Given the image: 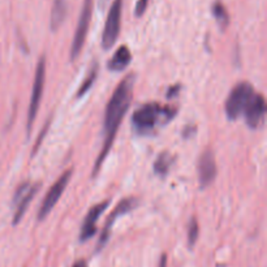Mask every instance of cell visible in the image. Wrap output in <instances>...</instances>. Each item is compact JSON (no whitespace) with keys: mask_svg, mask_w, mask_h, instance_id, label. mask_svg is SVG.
Segmentation results:
<instances>
[{"mask_svg":"<svg viewBox=\"0 0 267 267\" xmlns=\"http://www.w3.org/2000/svg\"><path fill=\"white\" fill-rule=\"evenodd\" d=\"M134 81L136 76L133 73L126 75L114 91L112 97L110 98L107 107L105 112V125H103V134H105V140H103V146H102L99 155L97 158V162L94 164L91 176L95 177L98 172L101 171L102 164L106 160L109 153L111 152L112 145L115 141L116 133L119 130V126L123 121L124 116L129 110L130 102L133 98V89H134Z\"/></svg>","mask_w":267,"mask_h":267,"instance_id":"6da1fadb","label":"cell"},{"mask_svg":"<svg viewBox=\"0 0 267 267\" xmlns=\"http://www.w3.org/2000/svg\"><path fill=\"white\" fill-rule=\"evenodd\" d=\"M176 110L159 103H146L138 107L132 115V125L140 136L153 133L159 125H166L175 117Z\"/></svg>","mask_w":267,"mask_h":267,"instance_id":"7a4b0ae2","label":"cell"},{"mask_svg":"<svg viewBox=\"0 0 267 267\" xmlns=\"http://www.w3.org/2000/svg\"><path fill=\"white\" fill-rule=\"evenodd\" d=\"M254 89L249 82L242 81V82L237 83L233 89L231 90L229 95H228L227 101H226V115L229 120H236L244 114L246 106L249 105L250 99L253 98Z\"/></svg>","mask_w":267,"mask_h":267,"instance_id":"3957f363","label":"cell"},{"mask_svg":"<svg viewBox=\"0 0 267 267\" xmlns=\"http://www.w3.org/2000/svg\"><path fill=\"white\" fill-rule=\"evenodd\" d=\"M44 78H46V60L42 56L38 64H37L34 83H33L32 98H30L29 110H28V121H26V129H28V132L32 130V126L34 124L38 110H39L40 101H42V97H43Z\"/></svg>","mask_w":267,"mask_h":267,"instance_id":"277c9868","label":"cell"},{"mask_svg":"<svg viewBox=\"0 0 267 267\" xmlns=\"http://www.w3.org/2000/svg\"><path fill=\"white\" fill-rule=\"evenodd\" d=\"M121 11H123V0H114L106 20L105 30L102 34V47L105 50H110L117 40L120 24H121Z\"/></svg>","mask_w":267,"mask_h":267,"instance_id":"5b68a950","label":"cell"},{"mask_svg":"<svg viewBox=\"0 0 267 267\" xmlns=\"http://www.w3.org/2000/svg\"><path fill=\"white\" fill-rule=\"evenodd\" d=\"M72 172H73L72 170H67L65 172H63L62 176H59L58 180L52 184L50 191H47V194L44 195V199L42 201V205H40L38 215H37L39 222L46 219V217L52 211L55 205L58 203V201L60 199L62 194L64 193L65 188H67V185H68V183L71 181Z\"/></svg>","mask_w":267,"mask_h":267,"instance_id":"8992f818","label":"cell"},{"mask_svg":"<svg viewBox=\"0 0 267 267\" xmlns=\"http://www.w3.org/2000/svg\"><path fill=\"white\" fill-rule=\"evenodd\" d=\"M91 9H93V0H83L82 9L79 13L78 22H77L76 32L73 37L72 47H71V60H76V58L81 54L85 39H86L87 30H89V24L91 18Z\"/></svg>","mask_w":267,"mask_h":267,"instance_id":"52a82bcc","label":"cell"},{"mask_svg":"<svg viewBox=\"0 0 267 267\" xmlns=\"http://www.w3.org/2000/svg\"><path fill=\"white\" fill-rule=\"evenodd\" d=\"M39 191V184H30L29 181H26L21 184L16 191L13 195V205L16 206L15 215H13V226H17L21 219L25 215L26 210L33 202V199L36 197L37 191Z\"/></svg>","mask_w":267,"mask_h":267,"instance_id":"ba28073f","label":"cell"},{"mask_svg":"<svg viewBox=\"0 0 267 267\" xmlns=\"http://www.w3.org/2000/svg\"><path fill=\"white\" fill-rule=\"evenodd\" d=\"M138 206V199L133 198V197H129V198H124L121 199L116 207L114 209V211L111 213V215L109 217L107 222L105 224V228H103V231L101 233V238H99V241L97 244V252H101L105 245L109 242L110 236H111V229L112 226L115 223V220L117 219L119 217L124 215V214H128L129 211L134 210Z\"/></svg>","mask_w":267,"mask_h":267,"instance_id":"9c48e42d","label":"cell"},{"mask_svg":"<svg viewBox=\"0 0 267 267\" xmlns=\"http://www.w3.org/2000/svg\"><path fill=\"white\" fill-rule=\"evenodd\" d=\"M198 180L201 188H207L210 184H213V181L217 179L218 167L215 155L211 150H205L201 154L198 160Z\"/></svg>","mask_w":267,"mask_h":267,"instance_id":"30bf717a","label":"cell"},{"mask_svg":"<svg viewBox=\"0 0 267 267\" xmlns=\"http://www.w3.org/2000/svg\"><path fill=\"white\" fill-rule=\"evenodd\" d=\"M242 115L245 116L246 125L249 128L252 129L260 128L264 124L265 115H266V102H265L264 95L258 94V93L253 95Z\"/></svg>","mask_w":267,"mask_h":267,"instance_id":"8fae6325","label":"cell"},{"mask_svg":"<svg viewBox=\"0 0 267 267\" xmlns=\"http://www.w3.org/2000/svg\"><path fill=\"white\" fill-rule=\"evenodd\" d=\"M110 206V199H106L103 202L97 203L87 211L86 217L83 219L82 227H81V233H79V240L81 241H87L91 238L97 232V222L102 217V214L105 213L107 207Z\"/></svg>","mask_w":267,"mask_h":267,"instance_id":"7c38bea8","label":"cell"},{"mask_svg":"<svg viewBox=\"0 0 267 267\" xmlns=\"http://www.w3.org/2000/svg\"><path fill=\"white\" fill-rule=\"evenodd\" d=\"M130 62H132V54H130L129 48L126 46H121L109 60L107 68L111 72H123L124 69L129 67Z\"/></svg>","mask_w":267,"mask_h":267,"instance_id":"4fadbf2b","label":"cell"},{"mask_svg":"<svg viewBox=\"0 0 267 267\" xmlns=\"http://www.w3.org/2000/svg\"><path fill=\"white\" fill-rule=\"evenodd\" d=\"M67 15V1L65 0H54L51 11V29L58 30L62 26Z\"/></svg>","mask_w":267,"mask_h":267,"instance_id":"5bb4252c","label":"cell"},{"mask_svg":"<svg viewBox=\"0 0 267 267\" xmlns=\"http://www.w3.org/2000/svg\"><path fill=\"white\" fill-rule=\"evenodd\" d=\"M172 163L173 158L170 153H160L155 162H154V172L159 175V176L164 177L168 173V171H170Z\"/></svg>","mask_w":267,"mask_h":267,"instance_id":"9a60e30c","label":"cell"},{"mask_svg":"<svg viewBox=\"0 0 267 267\" xmlns=\"http://www.w3.org/2000/svg\"><path fill=\"white\" fill-rule=\"evenodd\" d=\"M211 12H213L214 17L218 21L222 28H227L228 24H229V15H228L227 9L224 7L223 4L220 3V1H215L213 4V7H211Z\"/></svg>","mask_w":267,"mask_h":267,"instance_id":"2e32d148","label":"cell"},{"mask_svg":"<svg viewBox=\"0 0 267 267\" xmlns=\"http://www.w3.org/2000/svg\"><path fill=\"white\" fill-rule=\"evenodd\" d=\"M97 76H98V64L95 63V64L93 65V68L89 71V75L86 76V78L83 79L82 85H81L78 90H77V98L83 97L87 91L90 90V87L93 86V83H94Z\"/></svg>","mask_w":267,"mask_h":267,"instance_id":"e0dca14e","label":"cell"},{"mask_svg":"<svg viewBox=\"0 0 267 267\" xmlns=\"http://www.w3.org/2000/svg\"><path fill=\"white\" fill-rule=\"evenodd\" d=\"M199 233V227H198V222L194 217L191 218V222H189L188 226V245L189 248H193L197 242V238H198Z\"/></svg>","mask_w":267,"mask_h":267,"instance_id":"ac0fdd59","label":"cell"},{"mask_svg":"<svg viewBox=\"0 0 267 267\" xmlns=\"http://www.w3.org/2000/svg\"><path fill=\"white\" fill-rule=\"evenodd\" d=\"M148 4L149 0H138L137 5H136V16H137V17L144 15V12L145 9H146V7H148Z\"/></svg>","mask_w":267,"mask_h":267,"instance_id":"d6986e66","label":"cell"},{"mask_svg":"<svg viewBox=\"0 0 267 267\" xmlns=\"http://www.w3.org/2000/svg\"><path fill=\"white\" fill-rule=\"evenodd\" d=\"M72 267H87V264L85 260H79L77 261V262H75V265H73Z\"/></svg>","mask_w":267,"mask_h":267,"instance_id":"ffe728a7","label":"cell"},{"mask_svg":"<svg viewBox=\"0 0 267 267\" xmlns=\"http://www.w3.org/2000/svg\"><path fill=\"white\" fill-rule=\"evenodd\" d=\"M167 266V256L166 254H163L160 257V261H159V267H166Z\"/></svg>","mask_w":267,"mask_h":267,"instance_id":"44dd1931","label":"cell"}]
</instances>
